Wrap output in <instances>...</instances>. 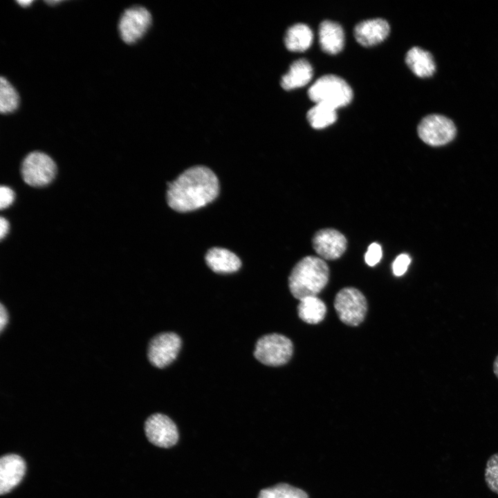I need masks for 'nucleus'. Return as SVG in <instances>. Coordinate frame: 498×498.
I'll return each instance as SVG.
<instances>
[{"label":"nucleus","mask_w":498,"mask_h":498,"mask_svg":"<svg viewBox=\"0 0 498 498\" xmlns=\"http://www.w3.org/2000/svg\"><path fill=\"white\" fill-rule=\"evenodd\" d=\"M219 182L208 167L196 165L190 167L168 183L167 202L178 212H187L201 208L212 202L219 195Z\"/></svg>","instance_id":"nucleus-1"},{"label":"nucleus","mask_w":498,"mask_h":498,"mask_svg":"<svg viewBox=\"0 0 498 498\" xmlns=\"http://www.w3.org/2000/svg\"><path fill=\"white\" fill-rule=\"evenodd\" d=\"M329 279V268L320 257L306 256L293 268L288 277V287L292 295L301 300L317 296L326 286Z\"/></svg>","instance_id":"nucleus-2"},{"label":"nucleus","mask_w":498,"mask_h":498,"mask_svg":"<svg viewBox=\"0 0 498 498\" xmlns=\"http://www.w3.org/2000/svg\"><path fill=\"white\" fill-rule=\"evenodd\" d=\"M308 95L315 103L324 104L337 109L351 102L353 91L344 79L329 74L318 78L308 89Z\"/></svg>","instance_id":"nucleus-3"},{"label":"nucleus","mask_w":498,"mask_h":498,"mask_svg":"<svg viewBox=\"0 0 498 498\" xmlns=\"http://www.w3.org/2000/svg\"><path fill=\"white\" fill-rule=\"evenodd\" d=\"M293 345L291 340L278 333L261 337L256 343L254 356L264 365L272 367L284 365L291 358Z\"/></svg>","instance_id":"nucleus-4"},{"label":"nucleus","mask_w":498,"mask_h":498,"mask_svg":"<svg viewBox=\"0 0 498 498\" xmlns=\"http://www.w3.org/2000/svg\"><path fill=\"white\" fill-rule=\"evenodd\" d=\"M334 308L339 319L349 326H358L365 319L367 302L364 295L357 288L346 287L335 295Z\"/></svg>","instance_id":"nucleus-5"},{"label":"nucleus","mask_w":498,"mask_h":498,"mask_svg":"<svg viewBox=\"0 0 498 498\" xmlns=\"http://www.w3.org/2000/svg\"><path fill=\"white\" fill-rule=\"evenodd\" d=\"M21 172L24 181L28 185L32 187H43L54 179L57 167L48 155L35 151L24 158Z\"/></svg>","instance_id":"nucleus-6"},{"label":"nucleus","mask_w":498,"mask_h":498,"mask_svg":"<svg viewBox=\"0 0 498 498\" xmlns=\"http://www.w3.org/2000/svg\"><path fill=\"white\" fill-rule=\"evenodd\" d=\"M419 138L426 144L439 147L450 142L456 134L454 123L440 114L425 116L417 127Z\"/></svg>","instance_id":"nucleus-7"},{"label":"nucleus","mask_w":498,"mask_h":498,"mask_svg":"<svg viewBox=\"0 0 498 498\" xmlns=\"http://www.w3.org/2000/svg\"><path fill=\"white\" fill-rule=\"evenodd\" d=\"M144 429L148 441L159 448H170L179 440L176 425L163 414L156 413L149 416L145 422Z\"/></svg>","instance_id":"nucleus-8"},{"label":"nucleus","mask_w":498,"mask_h":498,"mask_svg":"<svg viewBox=\"0 0 498 498\" xmlns=\"http://www.w3.org/2000/svg\"><path fill=\"white\" fill-rule=\"evenodd\" d=\"M151 22V14L145 8L136 6L126 9L118 24L122 39L127 44L136 42L146 33Z\"/></svg>","instance_id":"nucleus-9"},{"label":"nucleus","mask_w":498,"mask_h":498,"mask_svg":"<svg viewBox=\"0 0 498 498\" xmlns=\"http://www.w3.org/2000/svg\"><path fill=\"white\" fill-rule=\"evenodd\" d=\"M181 347V340L177 334L172 332L159 333L149 342L148 359L156 367L163 368L175 360Z\"/></svg>","instance_id":"nucleus-10"},{"label":"nucleus","mask_w":498,"mask_h":498,"mask_svg":"<svg viewBox=\"0 0 498 498\" xmlns=\"http://www.w3.org/2000/svg\"><path fill=\"white\" fill-rule=\"evenodd\" d=\"M312 245L315 252L322 259L335 260L340 258L345 252L347 241L338 230L324 228L314 234Z\"/></svg>","instance_id":"nucleus-11"},{"label":"nucleus","mask_w":498,"mask_h":498,"mask_svg":"<svg viewBox=\"0 0 498 498\" xmlns=\"http://www.w3.org/2000/svg\"><path fill=\"white\" fill-rule=\"evenodd\" d=\"M24 459L16 454H7L0 459V494L6 495L17 487L26 473Z\"/></svg>","instance_id":"nucleus-12"},{"label":"nucleus","mask_w":498,"mask_h":498,"mask_svg":"<svg viewBox=\"0 0 498 498\" xmlns=\"http://www.w3.org/2000/svg\"><path fill=\"white\" fill-rule=\"evenodd\" d=\"M389 31L390 26L386 20L376 18L358 23L354 28L353 35L360 45L369 47L384 41Z\"/></svg>","instance_id":"nucleus-13"},{"label":"nucleus","mask_w":498,"mask_h":498,"mask_svg":"<svg viewBox=\"0 0 498 498\" xmlns=\"http://www.w3.org/2000/svg\"><path fill=\"white\" fill-rule=\"evenodd\" d=\"M208 267L214 273L229 274L237 272L241 266L240 259L228 249L214 247L208 250L205 257Z\"/></svg>","instance_id":"nucleus-14"},{"label":"nucleus","mask_w":498,"mask_h":498,"mask_svg":"<svg viewBox=\"0 0 498 498\" xmlns=\"http://www.w3.org/2000/svg\"><path fill=\"white\" fill-rule=\"evenodd\" d=\"M318 35L320 47L325 53L335 55L342 50L344 33L338 23L329 20L323 21L320 24Z\"/></svg>","instance_id":"nucleus-15"},{"label":"nucleus","mask_w":498,"mask_h":498,"mask_svg":"<svg viewBox=\"0 0 498 498\" xmlns=\"http://www.w3.org/2000/svg\"><path fill=\"white\" fill-rule=\"evenodd\" d=\"M313 75V67L307 59H297L291 64L288 73L282 76L281 86L286 91L302 87L311 81Z\"/></svg>","instance_id":"nucleus-16"},{"label":"nucleus","mask_w":498,"mask_h":498,"mask_svg":"<svg viewBox=\"0 0 498 498\" xmlns=\"http://www.w3.org/2000/svg\"><path fill=\"white\" fill-rule=\"evenodd\" d=\"M405 63L414 74L419 77H431L436 71L432 55L418 46H414L407 51Z\"/></svg>","instance_id":"nucleus-17"},{"label":"nucleus","mask_w":498,"mask_h":498,"mask_svg":"<svg viewBox=\"0 0 498 498\" xmlns=\"http://www.w3.org/2000/svg\"><path fill=\"white\" fill-rule=\"evenodd\" d=\"M313 33L306 24L299 23L290 26L284 37L286 48L293 52H303L312 44Z\"/></svg>","instance_id":"nucleus-18"},{"label":"nucleus","mask_w":498,"mask_h":498,"mask_svg":"<svg viewBox=\"0 0 498 498\" xmlns=\"http://www.w3.org/2000/svg\"><path fill=\"white\" fill-rule=\"evenodd\" d=\"M326 307L324 302L317 296L306 297L299 300L297 313L304 322L316 324L325 317Z\"/></svg>","instance_id":"nucleus-19"},{"label":"nucleus","mask_w":498,"mask_h":498,"mask_svg":"<svg viewBox=\"0 0 498 498\" xmlns=\"http://www.w3.org/2000/svg\"><path fill=\"white\" fill-rule=\"evenodd\" d=\"M310 125L315 129H324L337 120L336 109L324 104L315 103L306 114Z\"/></svg>","instance_id":"nucleus-20"},{"label":"nucleus","mask_w":498,"mask_h":498,"mask_svg":"<svg viewBox=\"0 0 498 498\" xmlns=\"http://www.w3.org/2000/svg\"><path fill=\"white\" fill-rule=\"evenodd\" d=\"M257 498H309L303 490L287 483H279L261 489Z\"/></svg>","instance_id":"nucleus-21"},{"label":"nucleus","mask_w":498,"mask_h":498,"mask_svg":"<svg viewBox=\"0 0 498 498\" xmlns=\"http://www.w3.org/2000/svg\"><path fill=\"white\" fill-rule=\"evenodd\" d=\"M19 95L13 86L3 77L0 78V111L9 113L17 109Z\"/></svg>","instance_id":"nucleus-22"},{"label":"nucleus","mask_w":498,"mask_h":498,"mask_svg":"<svg viewBox=\"0 0 498 498\" xmlns=\"http://www.w3.org/2000/svg\"><path fill=\"white\" fill-rule=\"evenodd\" d=\"M484 478L488 488L498 495V452L492 454L486 465Z\"/></svg>","instance_id":"nucleus-23"},{"label":"nucleus","mask_w":498,"mask_h":498,"mask_svg":"<svg viewBox=\"0 0 498 498\" xmlns=\"http://www.w3.org/2000/svg\"><path fill=\"white\" fill-rule=\"evenodd\" d=\"M382 255V248L378 243H371L365 254V261L369 266L376 265L381 259Z\"/></svg>","instance_id":"nucleus-24"},{"label":"nucleus","mask_w":498,"mask_h":498,"mask_svg":"<svg viewBox=\"0 0 498 498\" xmlns=\"http://www.w3.org/2000/svg\"><path fill=\"white\" fill-rule=\"evenodd\" d=\"M411 263V257L405 253L397 256L392 264L393 273L396 276H401L405 273Z\"/></svg>","instance_id":"nucleus-25"},{"label":"nucleus","mask_w":498,"mask_h":498,"mask_svg":"<svg viewBox=\"0 0 498 498\" xmlns=\"http://www.w3.org/2000/svg\"><path fill=\"white\" fill-rule=\"evenodd\" d=\"M15 200V193L12 189L7 186L0 188V208L3 210L8 208Z\"/></svg>","instance_id":"nucleus-26"},{"label":"nucleus","mask_w":498,"mask_h":498,"mask_svg":"<svg viewBox=\"0 0 498 498\" xmlns=\"http://www.w3.org/2000/svg\"><path fill=\"white\" fill-rule=\"evenodd\" d=\"M8 322V314L6 308L1 304L0 305V331L2 332Z\"/></svg>","instance_id":"nucleus-27"},{"label":"nucleus","mask_w":498,"mask_h":498,"mask_svg":"<svg viewBox=\"0 0 498 498\" xmlns=\"http://www.w3.org/2000/svg\"><path fill=\"white\" fill-rule=\"evenodd\" d=\"M9 231V223L3 217L0 219V238L3 239Z\"/></svg>","instance_id":"nucleus-28"},{"label":"nucleus","mask_w":498,"mask_h":498,"mask_svg":"<svg viewBox=\"0 0 498 498\" xmlns=\"http://www.w3.org/2000/svg\"><path fill=\"white\" fill-rule=\"evenodd\" d=\"M493 371L497 378H498V355L495 358L493 362Z\"/></svg>","instance_id":"nucleus-29"},{"label":"nucleus","mask_w":498,"mask_h":498,"mask_svg":"<svg viewBox=\"0 0 498 498\" xmlns=\"http://www.w3.org/2000/svg\"><path fill=\"white\" fill-rule=\"evenodd\" d=\"M17 3L21 6H27L33 3L31 0H20L17 1Z\"/></svg>","instance_id":"nucleus-30"}]
</instances>
